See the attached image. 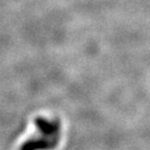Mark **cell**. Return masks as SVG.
Here are the masks:
<instances>
[{
	"instance_id": "1",
	"label": "cell",
	"mask_w": 150,
	"mask_h": 150,
	"mask_svg": "<svg viewBox=\"0 0 150 150\" xmlns=\"http://www.w3.org/2000/svg\"><path fill=\"white\" fill-rule=\"evenodd\" d=\"M35 126L38 130L43 137L49 139H59V132H61V124L59 121H50L45 118L38 117L35 119Z\"/></svg>"
},
{
	"instance_id": "2",
	"label": "cell",
	"mask_w": 150,
	"mask_h": 150,
	"mask_svg": "<svg viewBox=\"0 0 150 150\" xmlns=\"http://www.w3.org/2000/svg\"><path fill=\"white\" fill-rule=\"evenodd\" d=\"M59 139H49L46 137L29 139L22 144L20 150H53L59 145Z\"/></svg>"
}]
</instances>
